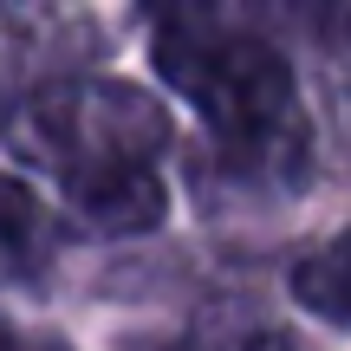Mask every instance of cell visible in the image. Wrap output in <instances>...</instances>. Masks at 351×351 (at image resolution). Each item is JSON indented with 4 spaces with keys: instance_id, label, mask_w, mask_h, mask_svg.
<instances>
[{
    "instance_id": "cell-1",
    "label": "cell",
    "mask_w": 351,
    "mask_h": 351,
    "mask_svg": "<svg viewBox=\"0 0 351 351\" xmlns=\"http://www.w3.org/2000/svg\"><path fill=\"white\" fill-rule=\"evenodd\" d=\"M0 143L65 195L91 234H143L163 221L169 111L124 78H46L0 117Z\"/></svg>"
},
{
    "instance_id": "cell-2",
    "label": "cell",
    "mask_w": 351,
    "mask_h": 351,
    "mask_svg": "<svg viewBox=\"0 0 351 351\" xmlns=\"http://www.w3.org/2000/svg\"><path fill=\"white\" fill-rule=\"evenodd\" d=\"M156 72L195 104V117L208 124L221 163L241 182H254V176L293 182L300 176L306 124H300L293 65L261 33L215 26V13L208 20L156 26Z\"/></svg>"
},
{
    "instance_id": "cell-3",
    "label": "cell",
    "mask_w": 351,
    "mask_h": 351,
    "mask_svg": "<svg viewBox=\"0 0 351 351\" xmlns=\"http://www.w3.org/2000/svg\"><path fill=\"white\" fill-rule=\"evenodd\" d=\"M52 254H59V228H52L46 202H39L20 176H0V287H33V280H46Z\"/></svg>"
},
{
    "instance_id": "cell-4",
    "label": "cell",
    "mask_w": 351,
    "mask_h": 351,
    "mask_svg": "<svg viewBox=\"0 0 351 351\" xmlns=\"http://www.w3.org/2000/svg\"><path fill=\"white\" fill-rule=\"evenodd\" d=\"M293 300L306 306L313 319L351 332V228H339L332 241H319L306 261H293Z\"/></svg>"
},
{
    "instance_id": "cell-5",
    "label": "cell",
    "mask_w": 351,
    "mask_h": 351,
    "mask_svg": "<svg viewBox=\"0 0 351 351\" xmlns=\"http://www.w3.org/2000/svg\"><path fill=\"white\" fill-rule=\"evenodd\" d=\"M254 13L293 39H313V46H345L351 39V0H254Z\"/></svg>"
},
{
    "instance_id": "cell-6",
    "label": "cell",
    "mask_w": 351,
    "mask_h": 351,
    "mask_svg": "<svg viewBox=\"0 0 351 351\" xmlns=\"http://www.w3.org/2000/svg\"><path fill=\"white\" fill-rule=\"evenodd\" d=\"M143 351H293V339L267 326H208V332H182V339L143 345Z\"/></svg>"
},
{
    "instance_id": "cell-7",
    "label": "cell",
    "mask_w": 351,
    "mask_h": 351,
    "mask_svg": "<svg viewBox=\"0 0 351 351\" xmlns=\"http://www.w3.org/2000/svg\"><path fill=\"white\" fill-rule=\"evenodd\" d=\"M46 52V26L20 20V13H0V91H13Z\"/></svg>"
},
{
    "instance_id": "cell-8",
    "label": "cell",
    "mask_w": 351,
    "mask_h": 351,
    "mask_svg": "<svg viewBox=\"0 0 351 351\" xmlns=\"http://www.w3.org/2000/svg\"><path fill=\"white\" fill-rule=\"evenodd\" d=\"M143 13H150L156 26H176V20H208L215 0H143Z\"/></svg>"
},
{
    "instance_id": "cell-9",
    "label": "cell",
    "mask_w": 351,
    "mask_h": 351,
    "mask_svg": "<svg viewBox=\"0 0 351 351\" xmlns=\"http://www.w3.org/2000/svg\"><path fill=\"white\" fill-rule=\"evenodd\" d=\"M0 351H65L52 332H26V326H13V319H0Z\"/></svg>"
}]
</instances>
